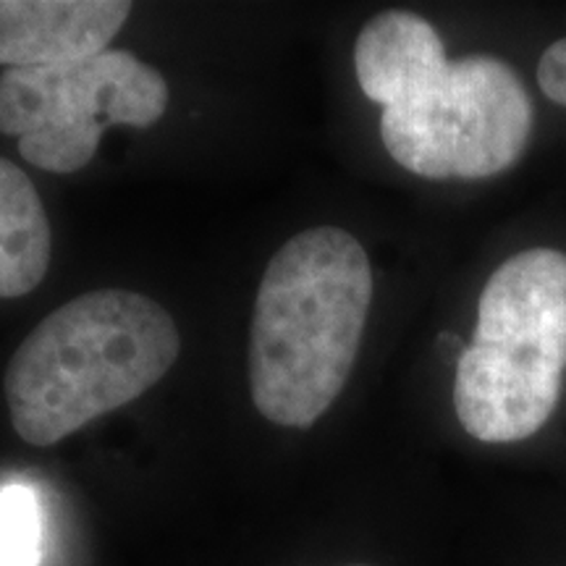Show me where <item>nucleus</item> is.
Here are the masks:
<instances>
[{
    "label": "nucleus",
    "instance_id": "obj_3",
    "mask_svg": "<svg viewBox=\"0 0 566 566\" xmlns=\"http://www.w3.org/2000/svg\"><path fill=\"white\" fill-rule=\"evenodd\" d=\"M181 336L150 296L95 289L61 304L13 352L3 391L30 446H53L129 405L171 370Z\"/></svg>",
    "mask_w": 566,
    "mask_h": 566
},
{
    "label": "nucleus",
    "instance_id": "obj_8",
    "mask_svg": "<svg viewBox=\"0 0 566 566\" xmlns=\"http://www.w3.org/2000/svg\"><path fill=\"white\" fill-rule=\"evenodd\" d=\"M42 516L32 488H0V566H38Z\"/></svg>",
    "mask_w": 566,
    "mask_h": 566
},
{
    "label": "nucleus",
    "instance_id": "obj_9",
    "mask_svg": "<svg viewBox=\"0 0 566 566\" xmlns=\"http://www.w3.org/2000/svg\"><path fill=\"white\" fill-rule=\"evenodd\" d=\"M537 84L543 95L558 105H566V38L556 40L537 63Z\"/></svg>",
    "mask_w": 566,
    "mask_h": 566
},
{
    "label": "nucleus",
    "instance_id": "obj_4",
    "mask_svg": "<svg viewBox=\"0 0 566 566\" xmlns=\"http://www.w3.org/2000/svg\"><path fill=\"white\" fill-rule=\"evenodd\" d=\"M566 254L533 247L495 268L478 302L472 344L457 359L454 409L483 443L535 436L562 399Z\"/></svg>",
    "mask_w": 566,
    "mask_h": 566
},
{
    "label": "nucleus",
    "instance_id": "obj_2",
    "mask_svg": "<svg viewBox=\"0 0 566 566\" xmlns=\"http://www.w3.org/2000/svg\"><path fill=\"white\" fill-rule=\"evenodd\" d=\"M373 302V268L349 231L315 226L281 244L254 300L250 391L281 428H310L344 391Z\"/></svg>",
    "mask_w": 566,
    "mask_h": 566
},
{
    "label": "nucleus",
    "instance_id": "obj_7",
    "mask_svg": "<svg viewBox=\"0 0 566 566\" xmlns=\"http://www.w3.org/2000/svg\"><path fill=\"white\" fill-rule=\"evenodd\" d=\"M53 233L30 176L0 158V300L34 292L51 268Z\"/></svg>",
    "mask_w": 566,
    "mask_h": 566
},
{
    "label": "nucleus",
    "instance_id": "obj_6",
    "mask_svg": "<svg viewBox=\"0 0 566 566\" xmlns=\"http://www.w3.org/2000/svg\"><path fill=\"white\" fill-rule=\"evenodd\" d=\"M129 13L124 0H0V63L32 69L108 51Z\"/></svg>",
    "mask_w": 566,
    "mask_h": 566
},
{
    "label": "nucleus",
    "instance_id": "obj_10",
    "mask_svg": "<svg viewBox=\"0 0 566 566\" xmlns=\"http://www.w3.org/2000/svg\"><path fill=\"white\" fill-rule=\"evenodd\" d=\"M352 566H365V564H352Z\"/></svg>",
    "mask_w": 566,
    "mask_h": 566
},
{
    "label": "nucleus",
    "instance_id": "obj_1",
    "mask_svg": "<svg viewBox=\"0 0 566 566\" xmlns=\"http://www.w3.org/2000/svg\"><path fill=\"white\" fill-rule=\"evenodd\" d=\"M367 101L384 105L380 139L422 179H488L525 153L533 101L516 71L493 55L449 61L436 27L409 11L373 17L354 45Z\"/></svg>",
    "mask_w": 566,
    "mask_h": 566
},
{
    "label": "nucleus",
    "instance_id": "obj_5",
    "mask_svg": "<svg viewBox=\"0 0 566 566\" xmlns=\"http://www.w3.org/2000/svg\"><path fill=\"white\" fill-rule=\"evenodd\" d=\"M168 108L158 69L129 51H101L0 76V132L48 174H76L95 158L105 126L150 129Z\"/></svg>",
    "mask_w": 566,
    "mask_h": 566
}]
</instances>
